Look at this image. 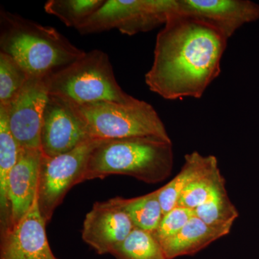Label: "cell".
Here are the masks:
<instances>
[{
  "instance_id": "cell-7",
  "label": "cell",
  "mask_w": 259,
  "mask_h": 259,
  "mask_svg": "<svg viewBox=\"0 0 259 259\" xmlns=\"http://www.w3.org/2000/svg\"><path fill=\"white\" fill-rule=\"evenodd\" d=\"M102 140L90 139L69 152L54 157L42 155L37 203L42 218L50 222L69 191L82 183L89 158Z\"/></svg>"
},
{
  "instance_id": "cell-11",
  "label": "cell",
  "mask_w": 259,
  "mask_h": 259,
  "mask_svg": "<svg viewBox=\"0 0 259 259\" xmlns=\"http://www.w3.org/2000/svg\"><path fill=\"white\" fill-rule=\"evenodd\" d=\"M175 13L202 20L229 39L243 25L259 19V5L249 0H176Z\"/></svg>"
},
{
  "instance_id": "cell-13",
  "label": "cell",
  "mask_w": 259,
  "mask_h": 259,
  "mask_svg": "<svg viewBox=\"0 0 259 259\" xmlns=\"http://www.w3.org/2000/svg\"><path fill=\"white\" fill-rule=\"evenodd\" d=\"M42 157L40 149L20 148L18 161L8 179L10 221L8 230L26 215L36 200Z\"/></svg>"
},
{
  "instance_id": "cell-3",
  "label": "cell",
  "mask_w": 259,
  "mask_h": 259,
  "mask_svg": "<svg viewBox=\"0 0 259 259\" xmlns=\"http://www.w3.org/2000/svg\"><path fill=\"white\" fill-rule=\"evenodd\" d=\"M173 167L171 141L151 136L102 140L90 155L83 182L117 175L157 184Z\"/></svg>"
},
{
  "instance_id": "cell-15",
  "label": "cell",
  "mask_w": 259,
  "mask_h": 259,
  "mask_svg": "<svg viewBox=\"0 0 259 259\" xmlns=\"http://www.w3.org/2000/svg\"><path fill=\"white\" fill-rule=\"evenodd\" d=\"M20 146L8 125L6 108L0 105V228L8 230L10 221L8 179L18 161Z\"/></svg>"
},
{
  "instance_id": "cell-6",
  "label": "cell",
  "mask_w": 259,
  "mask_h": 259,
  "mask_svg": "<svg viewBox=\"0 0 259 259\" xmlns=\"http://www.w3.org/2000/svg\"><path fill=\"white\" fill-rule=\"evenodd\" d=\"M175 8L176 0H107L76 30L86 35L117 29L134 35L165 25Z\"/></svg>"
},
{
  "instance_id": "cell-9",
  "label": "cell",
  "mask_w": 259,
  "mask_h": 259,
  "mask_svg": "<svg viewBox=\"0 0 259 259\" xmlns=\"http://www.w3.org/2000/svg\"><path fill=\"white\" fill-rule=\"evenodd\" d=\"M90 139L70 102L49 94L40 131V150L46 157L69 152Z\"/></svg>"
},
{
  "instance_id": "cell-23",
  "label": "cell",
  "mask_w": 259,
  "mask_h": 259,
  "mask_svg": "<svg viewBox=\"0 0 259 259\" xmlns=\"http://www.w3.org/2000/svg\"><path fill=\"white\" fill-rule=\"evenodd\" d=\"M194 215V210L177 205L165 213L156 231L152 233L159 243L177 234Z\"/></svg>"
},
{
  "instance_id": "cell-10",
  "label": "cell",
  "mask_w": 259,
  "mask_h": 259,
  "mask_svg": "<svg viewBox=\"0 0 259 259\" xmlns=\"http://www.w3.org/2000/svg\"><path fill=\"white\" fill-rule=\"evenodd\" d=\"M135 228L120 197H117L94 204L85 216L81 237L99 255L110 254Z\"/></svg>"
},
{
  "instance_id": "cell-20",
  "label": "cell",
  "mask_w": 259,
  "mask_h": 259,
  "mask_svg": "<svg viewBox=\"0 0 259 259\" xmlns=\"http://www.w3.org/2000/svg\"><path fill=\"white\" fill-rule=\"evenodd\" d=\"M105 0H49L44 5L48 14L54 15L70 28L77 29L100 9Z\"/></svg>"
},
{
  "instance_id": "cell-22",
  "label": "cell",
  "mask_w": 259,
  "mask_h": 259,
  "mask_svg": "<svg viewBox=\"0 0 259 259\" xmlns=\"http://www.w3.org/2000/svg\"><path fill=\"white\" fill-rule=\"evenodd\" d=\"M30 76L14 58L0 51V105L8 106Z\"/></svg>"
},
{
  "instance_id": "cell-5",
  "label": "cell",
  "mask_w": 259,
  "mask_h": 259,
  "mask_svg": "<svg viewBox=\"0 0 259 259\" xmlns=\"http://www.w3.org/2000/svg\"><path fill=\"white\" fill-rule=\"evenodd\" d=\"M71 105L82 121L90 139L151 136L171 141L154 107L143 100H138L131 104L102 102L79 106Z\"/></svg>"
},
{
  "instance_id": "cell-4",
  "label": "cell",
  "mask_w": 259,
  "mask_h": 259,
  "mask_svg": "<svg viewBox=\"0 0 259 259\" xmlns=\"http://www.w3.org/2000/svg\"><path fill=\"white\" fill-rule=\"evenodd\" d=\"M49 94L78 106L102 102L131 104L138 100L120 88L108 55L98 49L85 53L51 74Z\"/></svg>"
},
{
  "instance_id": "cell-21",
  "label": "cell",
  "mask_w": 259,
  "mask_h": 259,
  "mask_svg": "<svg viewBox=\"0 0 259 259\" xmlns=\"http://www.w3.org/2000/svg\"><path fill=\"white\" fill-rule=\"evenodd\" d=\"M224 180L217 161L183 191L177 205L194 210L207 200L218 186Z\"/></svg>"
},
{
  "instance_id": "cell-19",
  "label": "cell",
  "mask_w": 259,
  "mask_h": 259,
  "mask_svg": "<svg viewBox=\"0 0 259 259\" xmlns=\"http://www.w3.org/2000/svg\"><path fill=\"white\" fill-rule=\"evenodd\" d=\"M110 254L115 259H168L152 233L135 228Z\"/></svg>"
},
{
  "instance_id": "cell-2",
  "label": "cell",
  "mask_w": 259,
  "mask_h": 259,
  "mask_svg": "<svg viewBox=\"0 0 259 259\" xmlns=\"http://www.w3.org/2000/svg\"><path fill=\"white\" fill-rule=\"evenodd\" d=\"M0 49L14 58L30 76H46L71 64L84 51L56 28L10 13H0Z\"/></svg>"
},
{
  "instance_id": "cell-14",
  "label": "cell",
  "mask_w": 259,
  "mask_h": 259,
  "mask_svg": "<svg viewBox=\"0 0 259 259\" xmlns=\"http://www.w3.org/2000/svg\"><path fill=\"white\" fill-rule=\"evenodd\" d=\"M232 228L209 226L194 214L177 234L161 245L168 259L192 255L229 234Z\"/></svg>"
},
{
  "instance_id": "cell-18",
  "label": "cell",
  "mask_w": 259,
  "mask_h": 259,
  "mask_svg": "<svg viewBox=\"0 0 259 259\" xmlns=\"http://www.w3.org/2000/svg\"><path fill=\"white\" fill-rule=\"evenodd\" d=\"M194 214L209 226L232 228L239 215L226 188V180L218 186L210 197L194 210Z\"/></svg>"
},
{
  "instance_id": "cell-16",
  "label": "cell",
  "mask_w": 259,
  "mask_h": 259,
  "mask_svg": "<svg viewBox=\"0 0 259 259\" xmlns=\"http://www.w3.org/2000/svg\"><path fill=\"white\" fill-rule=\"evenodd\" d=\"M217 161V158L212 155L203 156L197 151L187 153L180 172L168 183L158 189L163 214L176 207L183 191Z\"/></svg>"
},
{
  "instance_id": "cell-1",
  "label": "cell",
  "mask_w": 259,
  "mask_h": 259,
  "mask_svg": "<svg viewBox=\"0 0 259 259\" xmlns=\"http://www.w3.org/2000/svg\"><path fill=\"white\" fill-rule=\"evenodd\" d=\"M228 40L202 20L171 13L156 36L146 85L167 100L201 98L221 74Z\"/></svg>"
},
{
  "instance_id": "cell-12",
  "label": "cell",
  "mask_w": 259,
  "mask_h": 259,
  "mask_svg": "<svg viewBox=\"0 0 259 259\" xmlns=\"http://www.w3.org/2000/svg\"><path fill=\"white\" fill-rule=\"evenodd\" d=\"M47 224L37 197L26 215L1 235L0 259H59L48 241Z\"/></svg>"
},
{
  "instance_id": "cell-8",
  "label": "cell",
  "mask_w": 259,
  "mask_h": 259,
  "mask_svg": "<svg viewBox=\"0 0 259 259\" xmlns=\"http://www.w3.org/2000/svg\"><path fill=\"white\" fill-rule=\"evenodd\" d=\"M50 75L30 76L16 97L5 106L10 131L20 148L40 149V131L49 96Z\"/></svg>"
},
{
  "instance_id": "cell-17",
  "label": "cell",
  "mask_w": 259,
  "mask_h": 259,
  "mask_svg": "<svg viewBox=\"0 0 259 259\" xmlns=\"http://www.w3.org/2000/svg\"><path fill=\"white\" fill-rule=\"evenodd\" d=\"M120 201L135 228L151 233L156 231L163 216L158 190L134 198L120 197Z\"/></svg>"
}]
</instances>
